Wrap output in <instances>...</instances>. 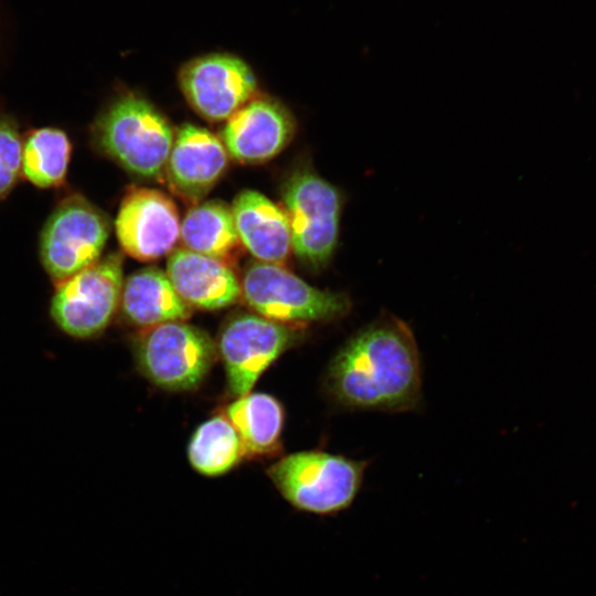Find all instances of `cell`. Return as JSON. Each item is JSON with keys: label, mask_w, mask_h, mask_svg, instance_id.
I'll use <instances>...</instances> for the list:
<instances>
[{"label": "cell", "mask_w": 596, "mask_h": 596, "mask_svg": "<svg viewBox=\"0 0 596 596\" xmlns=\"http://www.w3.org/2000/svg\"><path fill=\"white\" fill-rule=\"evenodd\" d=\"M294 132V118L281 104L254 96L227 119L221 141L231 157L254 163L278 155Z\"/></svg>", "instance_id": "12"}, {"label": "cell", "mask_w": 596, "mask_h": 596, "mask_svg": "<svg viewBox=\"0 0 596 596\" xmlns=\"http://www.w3.org/2000/svg\"><path fill=\"white\" fill-rule=\"evenodd\" d=\"M225 416L238 433L246 456H266L280 444L284 408L266 393H247L225 409Z\"/></svg>", "instance_id": "17"}, {"label": "cell", "mask_w": 596, "mask_h": 596, "mask_svg": "<svg viewBox=\"0 0 596 596\" xmlns=\"http://www.w3.org/2000/svg\"><path fill=\"white\" fill-rule=\"evenodd\" d=\"M180 238L184 248L225 263L241 245L232 209L220 201L192 207L180 225Z\"/></svg>", "instance_id": "18"}, {"label": "cell", "mask_w": 596, "mask_h": 596, "mask_svg": "<svg viewBox=\"0 0 596 596\" xmlns=\"http://www.w3.org/2000/svg\"><path fill=\"white\" fill-rule=\"evenodd\" d=\"M246 456L242 439L226 416H214L194 432L188 457L195 471L216 477L232 470Z\"/></svg>", "instance_id": "19"}, {"label": "cell", "mask_w": 596, "mask_h": 596, "mask_svg": "<svg viewBox=\"0 0 596 596\" xmlns=\"http://www.w3.org/2000/svg\"><path fill=\"white\" fill-rule=\"evenodd\" d=\"M120 306L126 319L142 329L191 316L188 306L173 288L167 274L147 267L124 283Z\"/></svg>", "instance_id": "16"}, {"label": "cell", "mask_w": 596, "mask_h": 596, "mask_svg": "<svg viewBox=\"0 0 596 596\" xmlns=\"http://www.w3.org/2000/svg\"><path fill=\"white\" fill-rule=\"evenodd\" d=\"M231 209L241 244L258 262L283 266L292 249L285 210L251 190L241 192Z\"/></svg>", "instance_id": "15"}, {"label": "cell", "mask_w": 596, "mask_h": 596, "mask_svg": "<svg viewBox=\"0 0 596 596\" xmlns=\"http://www.w3.org/2000/svg\"><path fill=\"white\" fill-rule=\"evenodd\" d=\"M109 234L105 215L78 194L62 200L47 219L40 238L45 272L61 283L96 263Z\"/></svg>", "instance_id": "8"}, {"label": "cell", "mask_w": 596, "mask_h": 596, "mask_svg": "<svg viewBox=\"0 0 596 596\" xmlns=\"http://www.w3.org/2000/svg\"><path fill=\"white\" fill-rule=\"evenodd\" d=\"M178 79L190 105L211 121L227 120L255 96L257 87L251 66L230 53H209L188 61Z\"/></svg>", "instance_id": "10"}, {"label": "cell", "mask_w": 596, "mask_h": 596, "mask_svg": "<svg viewBox=\"0 0 596 596\" xmlns=\"http://www.w3.org/2000/svg\"><path fill=\"white\" fill-rule=\"evenodd\" d=\"M227 155L211 131L191 124L181 126L164 168L170 188L183 200L199 202L224 172Z\"/></svg>", "instance_id": "13"}, {"label": "cell", "mask_w": 596, "mask_h": 596, "mask_svg": "<svg viewBox=\"0 0 596 596\" xmlns=\"http://www.w3.org/2000/svg\"><path fill=\"white\" fill-rule=\"evenodd\" d=\"M283 198L295 255L312 270L324 268L338 240L339 191L312 171L300 170L285 183Z\"/></svg>", "instance_id": "6"}, {"label": "cell", "mask_w": 596, "mask_h": 596, "mask_svg": "<svg viewBox=\"0 0 596 596\" xmlns=\"http://www.w3.org/2000/svg\"><path fill=\"white\" fill-rule=\"evenodd\" d=\"M301 327L251 313L230 319L220 333L217 349L231 394L240 397L249 393L262 373L300 339Z\"/></svg>", "instance_id": "9"}, {"label": "cell", "mask_w": 596, "mask_h": 596, "mask_svg": "<svg viewBox=\"0 0 596 596\" xmlns=\"http://www.w3.org/2000/svg\"><path fill=\"white\" fill-rule=\"evenodd\" d=\"M180 225L177 206L164 193L132 189L121 201L116 234L125 253L148 262L170 253L180 237Z\"/></svg>", "instance_id": "11"}, {"label": "cell", "mask_w": 596, "mask_h": 596, "mask_svg": "<svg viewBox=\"0 0 596 596\" xmlns=\"http://www.w3.org/2000/svg\"><path fill=\"white\" fill-rule=\"evenodd\" d=\"M215 356L216 345L211 337L184 321L145 328L135 341L140 372L155 385L169 391L196 387Z\"/></svg>", "instance_id": "5"}, {"label": "cell", "mask_w": 596, "mask_h": 596, "mask_svg": "<svg viewBox=\"0 0 596 596\" xmlns=\"http://www.w3.org/2000/svg\"><path fill=\"white\" fill-rule=\"evenodd\" d=\"M324 386L331 400L345 408L413 409L422 395V369L412 329L395 316L382 315L339 349Z\"/></svg>", "instance_id": "1"}, {"label": "cell", "mask_w": 596, "mask_h": 596, "mask_svg": "<svg viewBox=\"0 0 596 596\" xmlns=\"http://www.w3.org/2000/svg\"><path fill=\"white\" fill-rule=\"evenodd\" d=\"M366 467V461L308 450L280 458L266 472L281 497L296 510L334 517L355 501Z\"/></svg>", "instance_id": "2"}, {"label": "cell", "mask_w": 596, "mask_h": 596, "mask_svg": "<svg viewBox=\"0 0 596 596\" xmlns=\"http://www.w3.org/2000/svg\"><path fill=\"white\" fill-rule=\"evenodd\" d=\"M22 143L15 125L0 119V199L9 194L21 173Z\"/></svg>", "instance_id": "21"}, {"label": "cell", "mask_w": 596, "mask_h": 596, "mask_svg": "<svg viewBox=\"0 0 596 596\" xmlns=\"http://www.w3.org/2000/svg\"><path fill=\"white\" fill-rule=\"evenodd\" d=\"M124 287L123 258L110 254L56 284L50 315L66 334L93 338L111 321Z\"/></svg>", "instance_id": "7"}, {"label": "cell", "mask_w": 596, "mask_h": 596, "mask_svg": "<svg viewBox=\"0 0 596 596\" xmlns=\"http://www.w3.org/2000/svg\"><path fill=\"white\" fill-rule=\"evenodd\" d=\"M96 146L135 174L153 178L166 168L174 135L167 119L146 99L127 94L96 120Z\"/></svg>", "instance_id": "3"}, {"label": "cell", "mask_w": 596, "mask_h": 596, "mask_svg": "<svg viewBox=\"0 0 596 596\" xmlns=\"http://www.w3.org/2000/svg\"><path fill=\"white\" fill-rule=\"evenodd\" d=\"M71 156L72 142L65 131L34 129L22 143L21 173L38 188L58 187L67 174Z\"/></svg>", "instance_id": "20"}, {"label": "cell", "mask_w": 596, "mask_h": 596, "mask_svg": "<svg viewBox=\"0 0 596 596\" xmlns=\"http://www.w3.org/2000/svg\"><path fill=\"white\" fill-rule=\"evenodd\" d=\"M167 276L182 300L199 309H221L242 295L241 283L227 263L187 248L170 254Z\"/></svg>", "instance_id": "14"}, {"label": "cell", "mask_w": 596, "mask_h": 596, "mask_svg": "<svg viewBox=\"0 0 596 596\" xmlns=\"http://www.w3.org/2000/svg\"><path fill=\"white\" fill-rule=\"evenodd\" d=\"M241 291L259 316L292 326L337 320L351 308L344 292L318 289L283 266L262 262L245 268Z\"/></svg>", "instance_id": "4"}]
</instances>
